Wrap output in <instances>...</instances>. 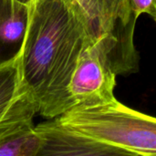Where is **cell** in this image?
Wrapping results in <instances>:
<instances>
[{"label":"cell","instance_id":"8","mask_svg":"<svg viewBox=\"0 0 156 156\" xmlns=\"http://www.w3.org/2000/svg\"><path fill=\"white\" fill-rule=\"evenodd\" d=\"M101 5L109 21L112 25L118 18H121L124 22H128L132 19H137L138 17L131 13L126 5L125 0H98Z\"/></svg>","mask_w":156,"mask_h":156},{"label":"cell","instance_id":"1","mask_svg":"<svg viewBox=\"0 0 156 156\" xmlns=\"http://www.w3.org/2000/svg\"><path fill=\"white\" fill-rule=\"evenodd\" d=\"M97 39L75 0L31 1L19 69L42 117L51 120L74 107L71 77L81 52Z\"/></svg>","mask_w":156,"mask_h":156},{"label":"cell","instance_id":"7","mask_svg":"<svg viewBox=\"0 0 156 156\" xmlns=\"http://www.w3.org/2000/svg\"><path fill=\"white\" fill-rule=\"evenodd\" d=\"M39 143L32 123H25L0 133V156H33Z\"/></svg>","mask_w":156,"mask_h":156},{"label":"cell","instance_id":"5","mask_svg":"<svg viewBox=\"0 0 156 156\" xmlns=\"http://www.w3.org/2000/svg\"><path fill=\"white\" fill-rule=\"evenodd\" d=\"M37 105L21 82L19 58L0 67V133L32 123Z\"/></svg>","mask_w":156,"mask_h":156},{"label":"cell","instance_id":"4","mask_svg":"<svg viewBox=\"0 0 156 156\" xmlns=\"http://www.w3.org/2000/svg\"><path fill=\"white\" fill-rule=\"evenodd\" d=\"M39 143L33 156H143L77 134L54 119L35 126Z\"/></svg>","mask_w":156,"mask_h":156},{"label":"cell","instance_id":"6","mask_svg":"<svg viewBox=\"0 0 156 156\" xmlns=\"http://www.w3.org/2000/svg\"><path fill=\"white\" fill-rule=\"evenodd\" d=\"M29 16L30 5L18 0H0V67L20 57Z\"/></svg>","mask_w":156,"mask_h":156},{"label":"cell","instance_id":"2","mask_svg":"<svg viewBox=\"0 0 156 156\" xmlns=\"http://www.w3.org/2000/svg\"><path fill=\"white\" fill-rule=\"evenodd\" d=\"M54 120L62 127L96 142L143 156H156L155 119L116 99L93 106L74 107Z\"/></svg>","mask_w":156,"mask_h":156},{"label":"cell","instance_id":"10","mask_svg":"<svg viewBox=\"0 0 156 156\" xmlns=\"http://www.w3.org/2000/svg\"><path fill=\"white\" fill-rule=\"evenodd\" d=\"M18 1H20V2H23V3H25V4H27V5H30L32 0H18Z\"/></svg>","mask_w":156,"mask_h":156},{"label":"cell","instance_id":"3","mask_svg":"<svg viewBox=\"0 0 156 156\" xmlns=\"http://www.w3.org/2000/svg\"><path fill=\"white\" fill-rule=\"evenodd\" d=\"M115 86V74L92 43L81 52L71 77L69 92L73 106L87 107L113 101Z\"/></svg>","mask_w":156,"mask_h":156},{"label":"cell","instance_id":"9","mask_svg":"<svg viewBox=\"0 0 156 156\" xmlns=\"http://www.w3.org/2000/svg\"><path fill=\"white\" fill-rule=\"evenodd\" d=\"M129 11L139 17L142 14L149 15L156 19V0H125Z\"/></svg>","mask_w":156,"mask_h":156}]
</instances>
